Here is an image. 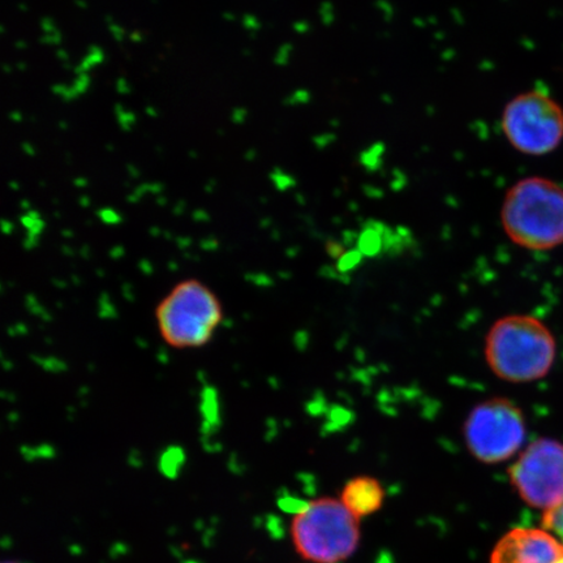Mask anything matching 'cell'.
<instances>
[{
  "label": "cell",
  "mask_w": 563,
  "mask_h": 563,
  "mask_svg": "<svg viewBox=\"0 0 563 563\" xmlns=\"http://www.w3.org/2000/svg\"><path fill=\"white\" fill-rule=\"evenodd\" d=\"M555 354L558 343L551 329L533 316H505L485 336V362L506 383L539 382L553 368Z\"/></svg>",
  "instance_id": "1"
},
{
  "label": "cell",
  "mask_w": 563,
  "mask_h": 563,
  "mask_svg": "<svg viewBox=\"0 0 563 563\" xmlns=\"http://www.w3.org/2000/svg\"><path fill=\"white\" fill-rule=\"evenodd\" d=\"M505 234L528 251H549L563 244V188L530 176L506 192L501 208Z\"/></svg>",
  "instance_id": "2"
},
{
  "label": "cell",
  "mask_w": 563,
  "mask_h": 563,
  "mask_svg": "<svg viewBox=\"0 0 563 563\" xmlns=\"http://www.w3.org/2000/svg\"><path fill=\"white\" fill-rule=\"evenodd\" d=\"M358 520L341 499H314L295 512L294 547L309 562L340 563L354 554L361 541Z\"/></svg>",
  "instance_id": "3"
},
{
  "label": "cell",
  "mask_w": 563,
  "mask_h": 563,
  "mask_svg": "<svg viewBox=\"0 0 563 563\" xmlns=\"http://www.w3.org/2000/svg\"><path fill=\"white\" fill-rule=\"evenodd\" d=\"M526 418L509 398L483 400L464 420L463 438L468 452L478 462L497 464L509 461L523 446Z\"/></svg>",
  "instance_id": "4"
},
{
  "label": "cell",
  "mask_w": 563,
  "mask_h": 563,
  "mask_svg": "<svg viewBox=\"0 0 563 563\" xmlns=\"http://www.w3.org/2000/svg\"><path fill=\"white\" fill-rule=\"evenodd\" d=\"M501 125L514 150L526 156H545L562 144L563 109L544 91H527L506 104Z\"/></svg>",
  "instance_id": "5"
},
{
  "label": "cell",
  "mask_w": 563,
  "mask_h": 563,
  "mask_svg": "<svg viewBox=\"0 0 563 563\" xmlns=\"http://www.w3.org/2000/svg\"><path fill=\"white\" fill-rule=\"evenodd\" d=\"M158 321L162 334L173 346H202L220 325V302L199 282H185L162 302Z\"/></svg>",
  "instance_id": "6"
},
{
  "label": "cell",
  "mask_w": 563,
  "mask_h": 563,
  "mask_svg": "<svg viewBox=\"0 0 563 563\" xmlns=\"http://www.w3.org/2000/svg\"><path fill=\"white\" fill-rule=\"evenodd\" d=\"M510 482L532 508H558L563 504V443L545 438L531 442L514 462Z\"/></svg>",
  "instance_id": "7"
},
{
  "label": "cell",
  "mask_w": 563,
  "mask_h": 563,
  "mask_svg": "<svg viewBox=\"0 0 563 563\" xmlns=\"http://www.w3.org/2000/svg\"><path fill=\"white\" fill-rule=\"evenodd\" d=\"M490 563H563V544L545 528H516L498 541Z\"/></svg>",
  "instance_id": "8"
},
{
  "label": "cell",
  "mask_w": 563,
  "mask_h": 563,
  "mask_svg": "<svg viewBox=\"0 0 563 563\" xmlns=\"http://www.w3.org/2000/svg\"><path fill=\"white\" fill-rule=\"evenodd\" d=\"M385 490L375 477L357 476L344 485L341 501L358 519L382 509Z\"/></svg>",
  "instance_id": "9"
},
{
  "label": "cell",
  "mask_w": 563,
  "mask_h": 563,
  "mask_svg": "<svg viewBox=\"0 0 563 563\" xmlns=\"http://www.w3.org/2000/svg\"><path fill=\"white\" fill-rule=\"evenodd\" d=\"M91 86V77L89 74L77 75L75 80L70 82V86L67 84H54L52 87L53 95L59 97L60 100L65 102H73L80 98L84 95H87Z\"/></svg>",
  "instance_id": "10"
},
{
  "label": "cell",
  "mask_w": 563,
  "mask_h": 563,
  "mask_svg": "<svg viewBox=\"0 0 563 563\" xmlns=\"http://www.w3.org/2000/svg\"><path fill=\"white\" fill-rule=\"evenodd\" d=\"M106 59L103 48L98 45H90L87 55L80 60L74 69L77 75L89 74L91 69L101 66Z\"/></svg>",
  "instance_id": "11"
},
{
  "label": "cell",
  "mask_w": 563,
  "mask_h": 563,
  "mask_svg": "<svg viewBox=\"0 0 563 563\" xmlns=\"http://www.w3.org/2000/svg\"><path fill=\"white\" fill-rule=\"evenodd\" d=\"M543 526L547 531L552 532L563 544V504L544 512Z\"/></svg>",
  "instance_id": "12"
},
{
  "label": "cell",
  "mask_w": 563,
  "mask_h": 563,
  "mask_svg": "<svg viewBox=\"0 0 563 563\" xmlns=\"http://www.w3.org/2000/svg\"><path fill=\"white\" fill-rule=\"evenodd\" d=\"M114 112L117 115V121L119 126H121V130L123 132H131L133 130V126H135L137 122V117L135 112L125 109L122 103H115L114 104Z\"/></svg>",
  "instance_id": "13"
},
{
  "label": "cell",
  "mask_w": 563,
  "mask_h": 563,
  "mask_svg": "<svg viewBox=\"0 0 563 563\" xmlns=\"http://www.w3.org/2000/svg\"><path fill=\"white\" fill-rule=\"evenodd\" d=\"M97 216L106 224H119L122 222V216L111 208H102L98 210Z\"/></svg>",
  "instance_id": "14"
},
{
  "label": "cell",
  "mask_w": 563,
  "mask_h": 563,
  "mask_svg": "<svg viewBox=\"0 0 563 563\" xmlns=\"http://www.w3.org/2000/svg\"><path fill=\"white\" fill-rule=\"evenodd\" d=\"M108 30L111 34V37L114 38L118 44H123L126 37V32L121 24H118L114 20L112 23L108 24Z\"/></svg>",
  "instance_id": "15"
},
{
  "label": "cell",
  "mask_w": 563,
  "mask_h": 563,
  "mask_svg": "<svg viewBox=\"0 0 563 563\" xmlns=\"http://www.w3.org/2000/svg\"><path fill=\"white\" fill-rule=\"evenodd\" d=\"M63 42V34L60 30L58 32L48 33L42 35L40 44L45 46H59Z\"/></svg>",
  "instance_id": "16"
},
{
  "label": "cell",
  "mask_w": 563,
  "mask_h": 563,
  "mask_svg": "<svg viewBox=\"0 0 563 563\" xmlns=\"http://www.w3.org/2000/svg\"><path fill=\"white\" fill-rule=\"evenodd\" d=\"M246 118H249V110L242 108V106H236V108L232 109L230 115L231 123L242 125L246 121Z\"/></svg>",
  "instance_id": "17"
},
{
  "label": "cell",
  "mask_w": 563,
  "mask_h": 563,
  "mask_svg": "<svg viewBox=\"0 0 563 563\" xmlns=\"http://www.w3.org/2000/svg\"><path fill=\"white\" fill-rule=\"evenodd\" d=\"M146 194H150V188H147V183H143V185L133 188V191L129 196H126V201L131 203H136L141 199H143V197Z\"/></svg>",
  "instance_id": "18"
},
{
  "label": "cell",
  "mask_w": 563,
  "mask_h": 563,
  "mask_svg": "<svg viewBox=\"0 0 563 563\" xmlns=\"http://www.w3.org/2000/svg\"><path fill=\"white\" fill-rule=\"evenodd\" d=\"M41 30L44 31L45 34L58 32L59 27L56 26L55 20L51 16L42 18L40 21Z\"/></svg>",
  "instance_id": "19"
},
{
  "label": "cell",
  "mask_w": 563,
  "mask_h": 563,
  "mask_svg": "<svg viewBox=\"0 0 563 563\" xmlns=\"http://www.w3.org/2000/svg\"><path fill=\"white\" fill-rule=\"evenodd\" d=\"M115 89L118 91V95H121V96H129V95H131L130 82L126 81L125 77H123V76L118 77V79L115 81Z\"/></svg>",
  "instance_id": "20"
},
{
  "label": "cell",
  "mask_w": 563,
  "mask_h": 563,
  "mask_svg": "<svg viewBox=\"0 0 563 563\" xmlns=\"http://www.w3.org/2000/svg\"><path fill=\"white\" fill-rule=\"evenodd\" d=\"M243 26L249 32H256L260 27V23L255 16L250 15V13H246V15L243 16Z\"/></svg>",
  "instance_id": "21"
},
{
  "label": "cell",
  "mask_w": 563,
  "mask_h": 563,
  "mask_svg": "<svg viewBox=\"0 0 563 563\" xmlns=\"http://www.w3.org/2000/svg\"><path fill=\"white\" fill-rule=\"evenodd\" d=\"M203 399H206V404H203V407L209 406V404H211V402H214V405H217L216 396H210L209 398L206 397ZM210 407H213V406H210ZM208 410H209V408H208ZM217 412H218L217 407L210 408L209 413L207 415V419L209 420V422L216 421L217 418L213 417V413L217 415Z\"/></svg>",
  "instance_id": "22"
},
{
  "label": "cell",
  "mask_w": 563,
  "mask_h": 563,
  "mask_svg": "<svg viewBox=\"0 0 563 563\" xmlns=\"http://www.w3.org/2000/svg\"><path fill=\"white\" fill-rule=\"evenodd\" d=\"M125 172H126V175H129V178L132 180H136V179L141 178V172L139 170V167L136 165L126 164Z\"/></svg>",
  "instance_id": "23"
},
{
  "label": "cell",
  "mask_w": 563,
  "mask_h": 563,
  "mask_svg": "<svg viewBox=\"0 0 563 563\" xmlns=\"http://www.w3.org/2000/svg\"><path fill=\"white\" fill-rule=\"evenodd\" d=\"M20 146H21V151H23V153L27 157H35V154H37V152H35L34 145L32 143H27V141H24V143H21Z\"/></svg>",
  "instance_id": "24"
},
{
  "label": "cell",
  "mask_w": 563,
  "mask_h": 563,
  "mask_svg": "<svg viewBox=\"0 0 563 563\" xmlns=\"http://www.w3.org/2000/svg\"><path fill=\"white\" fill-rule=\"evenodd\" d=\"M192 217L196 222H208L209 221V214L207 213L206 210H202V209L195 210Z\"/></svg>",
  "instance_id": "25"
},
{
  "label": "cell",
  "mask_w": 563,
  "mask_h": 563,
  "mask_svg": "<svg viewBox=\"0 0 563 563\" xmlns=\"http://www.w3.org/2000/svg\"><path fill=\"white\" fill-rule=\"evenodd\" d=\"M56 58L62 63V65H65V63L69 62V54L65 51V48H58L55 53Z\"/></svg>",
  "instance_id": "26"
},
{
  "label": "cell",
  "mask_w": 563,
  "mask_h": 563,
  "mask_svg": "<svg viewBox=\"0 0 563 563\" xmlns=\"http://www.w3.org/2000/svg\"><path fill=\"white\" fill-rule=\"evenodd\" d=\"M88 185H89V181L86 178V176H77V178L74 179V186L76 188H79V189L87 188Z\"/></svg>",
  "instance_id": "27"
},
{
  "label": "cell",
  "mask_w": 563,
  "mask_h": 563,
  "mask_svg": "<svg viewBox=\"0 0 563 563\" xmlns=\"http://www.w3.org/2000/svg\"><path fill=\"white\" fill-rule=\"evenodd\" d=\"M129 38L133 44H141L144 41V34L140 31H133L130 33Z\"/></svg>",
  "instance_id": "28"
},
{
  "label": "cell",
  "mask_w": 563,
  "mask_h": 563,
  "mask_svg": "<svg viewBox=\"0 0 563 563\" xmlns=\"http://www.w3.org/2000/svg\"><path fill=\"white\" fill-rule=\"evenodd\" d=\"M9 118H10V121H12L13 123H20V122H23V112L19 111V110H13L10 112L9 114Z\"/></svg>",
  "instance_id": "29"
},
{
  "label": "cell",
  "mask_w": 563,
  "mask_h": 563,
  "mask_svg": "<svg viewBox=\"0 0 563 563\" xmlns=\"http://www.w3.org/2000/svg\"><path fill=\"white\" fill-rule=\"evenodd\" d=\"M145 114L150 118H158L159 112L154 106L147 104L145 108Z\"/></svg>",
  "instance_id": "30"
},
{
  "label": "cell",
  "mask_w": 563,
  "mask_h": 563,
  "mask_svg": "<svg viewBox=\"0 0 563 563\" xmlns=\"http://www.w3.org/2000/svg\"><path fill=\"white\" fill-rule=\"evenodd\" d=\"M186 209V201L185 200H180L178 203H176L175 208H174V213L175 214H183V211H185Z\"/></svg>",
  "instance_id": "31"
},
{
  "label": "cell",
  "mask_w": 563,
  "mask_h": 563,
  "mask_svg": "<svg viewBox=\"0 0 563 563\" xmlns=\"http://www.w3.org/2000/svg\"><path fill=\"white\" fill-rule=\"evenodd\" d=\"M217 188V180L214 178L209 179V181L206 185V192L211 194Z\"/></svg>",
  "instance_id": "32"
},
{
  "label": "cell",
  "mask_w": 563,
  "mask_h": 563,
  "mask_svg": "<svg viewBox=\"0 0 563 563\" xmlns=\"http://www.w3.org/2000/svg\"><path fill=\"white\" fill-rule=\"evenodd\" d=\"M222 18L224 21H228V23H234V21H236L235 13H232L231 11H224Z\"/></svg>",
  "instance_id": "33"
},
{
  "label": "cell",
  "mask_w": 563,
  "mask_h": 563,
  "mask_svg": "<svg viewBox=\"0 0 563 563\" xmlns=\"http://www.w3.org/2000/svg\"><path fill=\"white\" fill-rule=\"evenodd\" d=\"M15 47L18 48V51H25V48L27 47L26 41H24V40L16 41Z\"/></svg>",
  "instance_id": "34"
},
{
  "label": "cell",
  "mask_w": 563,
  "mask_h": 563,
  "mask_svg": "<svg viewBox=\"0 0 563 563\" xmlns=\"http://www.w3.org/2000/svg\"><path fill=\"white\" fill-rule=\"evenodd\" d=\"M255 157H256V152L253 150L246 151V153L244 154V158L246 161H253V159H255Z\"/></svg>",
  "instance_id": "35"
},
{
  "label": "cell",
  "mask_w": 563,
  "mask_h": 563,
  "mask_svg": "<svg viewBox=\"0 0 563 563\" xmlns=\"http://www.w3.org/2000/svg\"><path fill=\"white\" fill-rule=\"evenodd\" d=\"M75 4L79 7L80 10L88 9V3L86 2V0H75Z\"/></svg>",
  "instance_id": "36"
},
{
  "label": "cell",
  "mask_w": 563,
  "mask_h": 563,
  "mask_svg": "<svg viewBox=\"0 0 563 563\" xmlns=\"http://www.w3.org/2000/svg\"><path fill=\"white\" fill-rule=\"evenodd\" d=\"M80 203L84 208H88L90 206V199L88 196L80 197Z\"/></svg>",
  "instance_id": "37"
},
{
  "label": "cell",
  "mask_w": 563,
  "mask_h": 563,
  "mask_svg": "<svg viewBox=\"0 0 563 563\" xmlns=\"http://www.w3.org/2000/svg\"><path fill=\"white\" fill-rule=\"evenodd\" d=\"M2 224L4 232H7V234H10V232L12 231V224L5 220L2 221Z\"/></svg>",
  "instance_id": "38"
},
{
  "label": "cell",
  "mask_w": 563,
  "mask_h": 563,
  "mask_svg": "<svg viewBox=\"0 0 563 563\" xmlns=\"http://www.w3.org/2000/svg\"><path fill=\"white\" fill-rule=\"evenodd\" d=\"M9 187H10V189H12V191H19V189H20V185L16 180H11L9 183Z\"/></svg>",
  "instance_id": "39"
},
{
  "label": "cell",
  "mask_w": 563,
  "mask_h": 563,
  "mask_svg": "<svg viewBox=\"0 0 563 563\" xmlns=\"http://www.w3.org/2000/svg\"><path fill=\"white\" fill-rule=\"evenodd\" d=\"M16 68L21 70V73H25L27 69V65L25 62H18Z\"/></svg>",
  "instance_id": "40"
},
{
  "label": "cell",
  "mask_w": 563,
  "mask_h": 563,
  "mask_svg": "<svg viewBox=\"0 0 563 563\" xmlns=\"http://www.w3.org/2000/svg\"><path fill=\"white\" fill-rule=\"evenodd\" d=\"M157 203H158V206H161V207L166 206V203H167V199H166V197L161 196V195H159V196H157Z\"/></svg>",
  "instance_id": "41"
},
{
  "label": "cell",
  "mask_w": 563,
  "mask_h": 563,
  "mask_svg": "<svg viewBox=\"0 0 563 563\" xmlns=\"http://www.w3.org/2000/svg\"><path fill=\"white\" fill-rule=\"evenodd\" d=\"M2 68H3V73L5 75H11L12 74V67H11V65H9V63H4Z\"/></svg>",
  "instance_id": "42"
},
{
  "label": "cell",
  "mask_w": 563,
  "mask_h": 563,
  "mask_svg": "<svg viewBox=\"0 0 563 563\" xmlns=\"http://www.w3.org/2000/svg\"><path fill=\"white\" fill-rule=\"evenodd\" d=\"M188 157H189V158H192V159H197V158H199V152H196V151H189V152H188Z\"/></svg>",
  "instance_id": "43"
},
{
  "label": "cell",
  "mask_w": 563,
  "mask_h": 563,
  "mask_svg": "<svg viewBox=\"0 0 563 563\" xmlns=\"http://www.w3.org/2000/svg\"><path fill=\"white\" fill-rule=\"evenodd\" d=\"M21 208H23L25 210H30L31 209L30 202H27L26 200L21 201Z\"/></svg>",
  "instance_id": "44"
},
{
  "label": "cell",
  "mask_w": 563,
  "mask_h": 563,
  "mask_svg": "<svg viewBox=\"0 0 563 563\" xmlns=\"http://www.w3.org/2000/svg\"><path fill=\"white\" fill-rule=\"evenodd\" d=\"M104 150L112 153L115 152V146L112 144H108L104 146Z\"/></svg>",
  "instance_id": "45"
},
{
  "label": "cell",
  "mask_w": 563,
  "mask_h": 563,
  "mask_svg": "<svg viewBox=\"0 0 563 563\" xmlns=\"http://www.w3.org/2000/svg\"><path fill=\"white\" fill-rule=\"evenodd\" d=\"M59 129L66 131L68 129V123L67 122H59Z\"/></svg>",
  "instance_id": "46"
},
{
  "label": "cell",
  "mask_w": 563,
  "mask_h": 563,
  "mask_svg": "<svg viewBox=\"0 0 563 563\" xmlns=\"http://www.w3.org/2000/svg\"><path fill=\"white\" fill-rule=\"evenodd\" d=\"M19 10L21 12H26L27 11V7L25 4H23V3H21V4H19Z\"/></svg>",
  "instance_id": "47"
},
{
  "label": "cell",
  "mask_w": 563,
  "mask_h": 563,
  "mask_svg": "<svg viewBox=\"0 0 563 563\" xmlns=\"http://www.w3.org/2000/svg\"><path fill=\"white\" fill-rule=\"evenodd\" d=\"M217 135L224 136V131L223 130H218L217 131Z\"/></svg>",
  "instance_id": "48"
},
{
  "label": "cell",
  "mask_w": 563,
  "mask_h": 563,
  "mask_svg": "<svg viewBox=\"0 0 563 563\" xmlns=\"http://www.w3.org/2000/svg\"><path fill=\"white\" fill-rule=\"evenodd\" d=\"M0 33H2V34L5 33L4 26H0Z\"/></svg>",
  "instance_id": "49"
},
{
  "label": "cell",
  "mask_w": 563,
  "mask_h": 563,
  "mask_svg": "<svg viewBox=\"0 0 563 563\" xmlns=\"http://www.w3.org/2000/svg\"><path fill=\"white\" fill-rule=\"evenodd\" d=\"M3 563H20V562H15V561H7V562H3Z\"/></svg>",
  "instance_id": "50"
},
{
  "label": "cell",
  "mask_w": 563,
  "mask_h": 563,
  "mask_svg": "<svg viewBox=\"0 0 563 563\" xmlns=\"http://www.w3.org/2000/svg\"><path fill=\"white\" fill-rule=\"evenodd\" d=\"M244 55H250V51H244Z\"/></svg>",
  "instance_id": "51"
}]
</instances>
